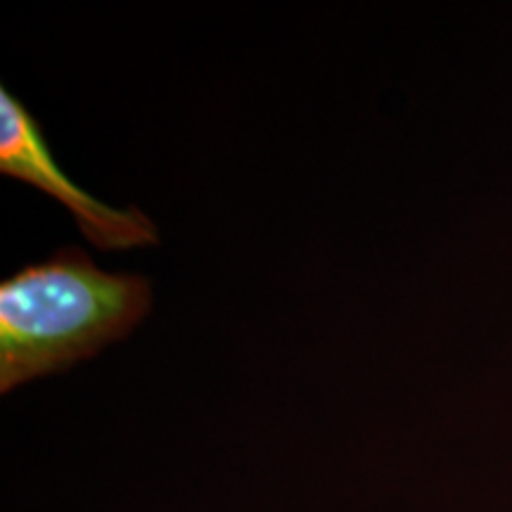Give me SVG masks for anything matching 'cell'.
<instances>
[{"mask_svg": "<svg viewBox=\"0 0 512 512\" xmlns=\"http://www.w3.org/2000/svg\"><path fill=\"white\" fill-rule=\"evenodd\" d=\"M0 174L41 188L62 202L95 247L131 249L159 242L155 223L143 211L110 207L64 174L50 152L41 124L5 86L0 88Z\"/></svg>", "mask_w": 512, "mask_h": 512, "instance_id": "7a4b0ae2", "label": "cell"}, {"mask_svg": "<svg viewBox=\"0 0 512 512\" xmlns=\"http://www.w3.org/2000/svg\"><path fill=\"white\" fill-rule=\"evenodd\" d=\"M150 304L145 278L100 271L79 247L24 266L0 283V392L124 339Z\"/></svg>", "mask_w": 512, "mask_h": 512, "instance_id": "6da1fadb", "label": "cell"}]
</instances>
